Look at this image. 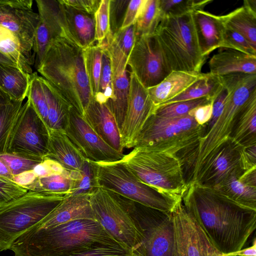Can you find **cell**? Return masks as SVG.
<instances>
[{"mask_svg": "<svg viewBox=\"0 0 256 256\" xmlns=\"http://www.w3.org/2000/svg\"><path fill=\"white\" fill-rule=\"evenodd\" d=\"M201 72L172 71L157 85L148 89L156 107L172 99L188 88L200 76Z\"/></svg>", "mask_w": 256, "mask_h": 256, "instance_id": "d4e9b609", "label": "cell"}, {"mask_svg": "<svg viewBox=\"0 0 256 256\" xmlns=\"http://www.w3.org/2000/svg\"><path fill=\"white\" fill-rule=\"evenodd\" d=\"M59 4L68 36L83 50L94 46L96 42L94 15Z\"/></svg>", "mask_w": 256, "mask_h": 256, "instance_id": "7402d4cb", "label": "cell"}, {"mask_svg": "<svg viewBox=\"0 0 256 256\" xmlns=\"http://www.w3.org/2000/svg\"><path fill=\"white\" fill-rule=\"evenodd\" d=\"M220 17L226 28L240 34L256 48V13L243 5Z\"/></svg>", "mask_w": 256, "mask_h": 256, "instance_id": "4dcf8cb0", "label": "cell"}, {"mask_svg": "<svg viewBox=\"0 0 256 256\" xmlns=\"http://www.w3.org/2000/svg\"><path fill=\"white\" fill-rule=\"evenodd\" d=\"M93 164L98 187L164 212H172L178 202L140 182L120 161Z\"/></svg>", "mask_w": 256, "mask_h": 256, "instance_id": "9c48e42d", "label": "cell"}, {"mask_svg": "<svg viewBox=\"0 0 256 256\" xmlns=\"http://www.w3.org/2000/svg\"><path fill=\"white\" fill-rule=\"evenodd\" d=\"M138 252L118 246L100 245L91 249L62 256H136Z\"/></svg>", "mask_w": 256, "mask_h": 256, "instance_id": "bcb514c9", "label": "cell"}, {"mask_svg": "<svg viewBox=\"0 0 256 256\" xmlns=\"http://www.w3.org/2000/svg\"><path fill=\"white\" fill-rule=\"evenodd\" d=\"M130 0H110V28L113 35L120 28Z\"/></svg>", "mask_w": 256, "mask_h": 256, "instance_id": "c3c4849f", "label": "cell"}, {"mask_svg": "<svg viewBox=\"0 0 256 256\" xmlns=\"http://www.w3.org/2000/svg\"><path fill=\"white\" fill-rule=\"evenodd\" d=\"M210 72L223 76L235 73L256 74V56L220 48L208 62Z\"/></svg>", "mask_w": 256, "mask_h": 256, "instance_id": "603a6c76", "label": "cell"}, {"mask_svg": "<svg viewBox=\"0 0 256 256\" xmlns=\"http://www.w3.org/2000/svg\"><path fill=\"white\" fill-rule=\"evenodd\" d=\"M100 136L112 148L123 154L119 128L106 104L92 98L84 116Z\"/></svg>", "mask_w": 256, "mask_h": 256, "instance_id": "ffe728a7", "label": "cell"}, {"mask_svg": "<svg viewBox=\"0 0 256 256\" xmlns=\"http://www.w3.org/2000/svg\"><path fill=\"white\" fill-rule=\"evenodd\" d=\"M242 149L228 140L202 166L192 182L214 188L230 176L238 178L244 171L242 160Z\"/></svg>", "mask_w": 256, "mask_h": 256, "instance_id": "9a60e30c", "label": "cell"}, {"mask_svg": "<svg viewBox=\"0 0 256 256\" xmlns=\"http://www.w3.org/2000/svg\"><path fill=\"white\" fill-rule=\"evenodd\" d=\"M80 114L93 98L84 66L83 49L68 34L53 40L36 68Z\"/></svg>", "mask_w": 256, "mask_h": 256, "instance_id": "3957f363", "label": "cell"}, {"mask_svg": "<svg viewBox=\"0 0 256 256\" xmlns=\"http://www.w3.org/2000/svg\"><path fill=\"white\" fill-rule=\"evenodd\" d=\"M33 0H0V6H8L12 8L32 10Z\"/></svg>", "mask_w": 256, "mask_h": 256, "instance_id": "9f6ffc18", "label": "cell"}, {"mask_svg": "<svg viewBox=\"0 0 256 256\" xmlns=\"http://www.w3.org/2000/svg\"><path fill=\"white\" fill-rule=\"evenodd\" d=\"M22 105V102L11 100L4 92L0 95V154L6 152Z\"/></svg>", "mask_w": 256, "mask_h": 256, "instance_id": "d6a6232c", "label": "cell"}, {"mask_svg": "<svg viewBox=\"0 0 256 256\" xmlns=\"http://www.w3.org/2000/svg\"><path fill=\"white\" fill-rule=\"evenodd\" d=\"M26 97L30 100L36 111L48 128V103L42 76H39L36 72L30 74V86Z\"/></svg>", "mask_w": 256, "mask_h": 256, "instance_id": "f35d334b", "label": "cell"}, {"mask_svg": "<svg viewBox=\"0 0 256 256\" xmlns=\"http://www.w3.org/2000/svg\"><path fill=\"white\" fill-rule=\"evenodd\" d=\"M121 162L141 182L179 202L186 190L184 164L176 154L135 146Z\"/></svg>", "mask_w": 256, "mask_h": 256, "instance_id": "277c9868", "label": "cell"}, {"mask_svg": "<svg viewBox=\"0 0 256 256\" xmlns=\"http://www.w3.org/2000/svg\"><path fill=\"white\" fill-rule=\"evenodd\" d=\"M145 0H130L120 29L126 28L136 24Z\"/></svg>", "mask_w": 256, "mask_h": 256, "instance_id": "f907efd6", "label": "cell"}, {"mask_svg": "<svg viewBox=\"0 0 256 256\" xmlns=\"http://www.w3.org/2000/svg\"><path fill=\"white\" fill-rule=\"evenodd\" d=\"M0 64L8 65L14 66H17L16 64H14L11 60L8 58L6 55L2 53L0 51Z\"/></svg>", "mask_w": 256, "mask_h": 256, "instance_id": "94428289", "label": "cell"}, {"mask_svg": "<svg viewBox=\"0 0 256 256\" xmlns=\"http://www.w3.org/2000/svg\"><path fill=\"white\" fill-rule=\"evenodd\" d=\"M110 0H101L99 8L95 13V40L102 42L112 34L110 20Z\"/></svg>", "mask_w": 256, "mask_h": 256, "instance_id": "ee69618b", "label": "cell"}, {"mask_svg": "<svg viewBox=\"0 0 256 256\" xmlns=\"http://www.w3.org/2000/svg\"><path fill=\"white\" fill-rule=\"evenodd\" d=\"M64 131L86 160L95 162H115L122 160L124 156L105 142L72 106L70 109Z\"/></svg>", "mask_w": 256, "mask_h": 256, "instance_id": "7c38bea8", "label": "cell"}, {"mask_svg": "<svg viewBox=\"0 0 256 256\" xmlns=\"http://www.w3.org/2000/svg\"><path fill=\"white\" fill-rule=\"evenodd\" d=\"M3 91L0 88V95Z\"/></svg>", "mask_w": 256, "mask_h": 256, "instance_id": "e7e4bbea", "label": "cell"}, {"mask_svg": "<svg viewBox=\"0 0 256 256\" xmlns=\"http://www.w3.org/2000/svg\"><path fill=\"white\" fill-rule=\"evenodd\" d=\"M0 156L8 166L14 177L32 170L44 160L8 152L1 154Z\"/></svg>", "mask_w": 256, "mask_h": 256, "instance_id": "7bdbcfd3", "label": "cell"}, {"mask_svg": "<svg viewBox=\"0 0 256 256\" xmlns=\"http://www.w3.org/2000/svg\"><path fill=\"white\" fill-rule=\"evenodd\" d=\"M30 74L17 66L0 64V88L11 100L23 102L27 96Z\"/></svg>", "mask_w": 256, "mask_h": 256, "instance_id": "f546056e", "label": "cell"}, {"mask_svg": "<svg viewBox=\"0 0 256 256\" xmlns=\"http://www.w3.org/2000/svg\"><path fill=\"white\" fill-rule=\"evenodd\" d=\"M162 16L159 0H146L136 22V36L154 34Z\"/></svg>", "mask_w": 256, "mask_h": 256, "instance_id": "d590c367", "label": "cell"}, {"mask_svg": "<svg viewBox=\"0 0 256 256\" xmlns=\"http://www.w3.org/2000/svg\"><path fill=\"white\" fill-rule=\"evenodd\" d=\"M136 256H142V254H138Z\"/></svg>", "mask_w": 256, "mask_h": 256, "instance_id": "be15d7a7", "label": "cell"}, {"mask_svg": "<svg viewBox=\"0 0 256 256\" xmlns=\"http://www.w3.org/2000/svg\"><path fill=\"white\" fill-rule=\"evenodd\" d=\"M65 197L28 191L0 204V251L10 250L20 236L41 221Z\"/></svg>", "mask_w": 256, "mask_h": 256, "instance_id": "52a82bcc", "label": "cell"}, {"mask_svg": "<svg viewBox=\"0 0 256 256\" xmlns=\"http://www.w3.org/2000/svg\"><path fill=\"white\" fill-rule=\"evenodd\" d=\"M104 48L96 44L83 50L85 68L92 98L98 91Z\"/></svg>", "mask_w": 256, "mask_h": 256, "instance_id": "8d00e7d4", "label": "cell"}, {"mask_svg": "<svg viewBox=\"0 0 256 256\" xmlns=\"http://www.w3.org/2000/svg\"><path fill=\"white\" fill-rule=\"evenodd\" d=\"M222 256H256V240L254 238L252 245L246 248L228 254H222Z\"/></svg>", "mask_w": 256, "mask_h": 256, "instance_id": "680465c9", "label": "cell"}, {"mask_svg": "<svg viewBox=\"0 0 256 256\" xmlns=\"http://www.w3.org/2000/svg\"><path fill=\"white\" fill-rule=\"evenodd\" d=\"M36 2L39 15L33 46L36 69L51 42L67 32L58 0H36Z\"/></svg>", "mask_w": 256, "mask_h": 256, "instance_id": "2e32d148", "label": "cell"}, {"mask_svg": "<svg viewBox=\"0 0 256 256\" xmlns=\"http://www.w3.org/2000/svg\"><path fill=\"white\" fill-rule=\"evenodd\" d=\"M223 88L224 86L220 76L210 72H201L199 78L184 91L160 106L204 97H208L214 100Z\"/></svg>", "mask_w": 256, "mask_h": 256, "instance_id": "4316f807", "label": "cell"}, {"mask_svg": "<svg viewBox=\"0 0 256 256\" xmlns=\"http://www.w3.org/2000/svg\"><path fill=\"white\" fill-rule=\"evenodd\" d=\"M206 128L190 114L169 118L154 113L142 128L135 146H146L178 156L198 143Z\"/></svg>", "mask_w": 256, "mask_h": 256, "instance_id": "ba28073f", "label": "cell"}, {"mask_svg": "<svg viewBox=\"0 0 256 256\" xmlns=\"http://www.w3.org/2000/svg\"><path fill=\"white\" fill-rule=\"evenodd\" d=\"M0 51L24 72L32 74L35 55L26 52L18 38L9 30L0 25Z\"/></svg>", "mask_w": 256, "mask_h": 256, "instance_id": "f1b7e54d", "label": "cell"}, {"mask_svg": "<svg viewBox=\"0 0 256 256\" xmlns=\"http://www.w3.org/2000/svg\"><path fill=\"white\" fill-rule=\"evenodd\" d=\"M90 194L70 195L65 197L41 221L31 228L49 229L80 220H95Z\"/></svg>", "mask_w": 256, "mask_h": 256, "instance_id": "e0dca14e", "label": "cell"}, {"mask_svg": "<svg viewBox=\"0 0 256 256\" xmlns=\"http://www.w3.org/2000/svg\"><path fill=\"white\" fill-rule=\"evenodd\" d=\"M173 224L172 256H222L182 201L171 212Z\"/></svg>", "mask_w": 256, "mask_h": 256, "instance_id": "8fae6325", "label": "cell"}, {"mask_svg": "<svg viewBox=\"0 0 256 256\" xmlns=\"http://www.w3.org/2000/svg\"><path fill=\"white\" fill-rule=\"evenodd\" d=\"M100 245L118 246L127 249L96 221L80 220L49 229L30 228L10 250L14 256H62Z\"/></svg>", "mask_w": 256, "mask_h": 256, "instance_id": "7a4b0ae2", "label": "cell"}, {"mask_svg": "<svg viewBox=\"0 0 256 256\" xmlns=\"http://www.w3.org/2000/svg\"><path fill=\"white\" fill-rule=\"evenodd\" d=\"M63 4L80 11L94 15L98 10L101 0H58Z\"/></svg>", "mask_w": 256, "mask_h": 256, "instance_id": "816d5d0a", "label": "cell"}, {"mask_svg": "<svg viewBox=\"0 0 256 256\" xmlns=\"http://www.w3.org/2000/svg\"><path fill=\"white\" fill-rule=\"evenodd\" d=\"M238 179L247 186L256 188V168L244 171Z\"/></svg>", "mask_w": 256, "mask_h": 256, "instance_id": "6f0895ef", "label": "cell"}, {"mask_svg": "<svg viewBox=\"0 0 256 256\" xmlns=\"http://www.w3.org/2000/svg\"><path fill=\"white\" fill-rule=\"evenodd\" d=\"M94 220L129 250L144 255L146 230L134 202L98 187L90 194Z\"/></svg>", "mask_w": 256, "mask_h": 256, "instance_id": "5b68a950", "label": "cell"}, {"mask_svg": "<svg viewBox=\"0 0 256 256\" xmlns=\"http://www.w3.org/2000/svg\"><path fill=\"white\" fill-rule=\"evenodd\" d=\"M213 102L200 106L192 110L188 114L192 116L197 124L206 126L211 119Z\"/></svg>", "mask_w": 256, "mask_h": 256, "instance_id": "f5cc1de1", "label": "cell"}, {"mask_svg": "<svg viewBox=\"0 0 256 256\" xmlns=\"http://www.w3.org/2000/svg\"><path fill=\"white\" fill-rule=\"evenodd\" d=\"M127 65L147 89L158 84L171 72L154 34L136 36Z\"/></svg>", "mask_w": 256, "mask_h": 256, "instance_id": "4fadbf2b", "label": "cell"}, {"mask_svg": "<svg viewBox=\"0 0 256 256\" xmlns=\"http://www.w3.org/2000/svg\"><path fill=\"white\" fill-rule=\"evenodd\" d=\"M0 178L14 181V176L8 166L0 156Z\"/></svg>", "mask_w": 256, "mask_h": 256, "instance_id": "91938a15", "label": "cell"}, {"mask_svg": "<svg viewBox=\"0 0 256 256\" xmlns=\"http://www.w3.org/2000/svg\"><path fill=\"white\" fill-rule=\"evenodd\" d=\"M192 16L202 54L207 58L216 49L222 48L224 26L220 16L204 10H196Z\"/></svg>", "mask_w": 256, "mask_h": 256, "instance_id": "44dd1931", "label": "cell"}, {"mask_svg": "<svg viewBox=\"0 0 256 256\" xmlns=\"http://www.w3.org/2000/svg\"><path fill=\"white\" fill-rule=\"evenodd\" d=\"M28 192L14 181L0 178V205L16 199Z\"/></svg>", "mask_w": 256, "mask_h": 256, "instance_id": "7dc6e473", "label": "cell"}, {"mask_svg": "<svg viewBox=\"0 0 256 256\" xmlns=\"http://www.w3.org/2000/svg\"><path fill=\"white\" fill-rule=\"evenodd\" d=\"M48 103V126L49 130H64L72 106L47 80L42 77Z\"/></svg>", "mask_w": 256, "mask_h": 256, "instance_id": "83f0119b", "label": "cell"}, {"mask_svg": "<svg viewBox=\"0 0 256 256\" xmlns=\"http://www.w3.org/2000/svg\"><path fill=\"white\" fill-rule=\"evenodd\" d=\"M208 97L172 102L156 108L154 114L164 118H177L188 115L190 112L200 106L214 102Z\"/></svg>", "mask_w": 256, "mask_h": 256, "instance_id": "60d3db41", "label": "cell"}, {"mask_svg": "<svg viewBox=\"0 0 256 256\" xmlns=\"http://www.w3.org/2000/svg\"><path fill=\"white\" fill-rule=\"evenodd\" d=\"M156 109L148 89L130 72L127 112L120 131L123 148L135 146L142 128Z\"/></svg>", "mask_w": 256, "mask_h": 256, "instance_id": "5bb4252c", "label": "cell"}, {"mask_svg": "<svg viewBox=\"0 0 256 256\" xmlns=\"http://www.w3.org/2000/svg\"><path fill=\"white\" fill-rule=\"evenodd\" d=\"M152 222L144 228V256H172L174 234L171 212L157 210Z\"/></svg>", "mask_w": 256, "mask_h": 256, "instance_id": "d6986e66", "label": "cell"}, {"mask_svg": "<svg viewBox=\"0 0 256 256\" xmlns=\"http://www.w3.org/2000/svg\"><path fill=\"white\" fill-rule=\"evenodd\" d=\"M234 202L256 210V188L247 186L235 176L213 188Z\"/></svg>", "mask_w": 256, "mask_h": 256, "instance_id": "e575fe53", "label": "cell"}, {"mask_svg": "<svg viewBox=\"0 0 256 256\" xmlns=\"http://www.w3.org/2000/svg\"><path fill=\"white\" fill-rule=\"evenodd\" d=\"M229 140L240 148L256 145V92L240 112Z\"/></svg>", "mask_w": 256, "mask_h": 256, "instance_id": "484cf974", "label": "cell"}, {"mask_svg": "<svg viewBox=\"0 0 256 256\" xmlns=\"http://www.w3.org/2000/svg\"><path fill=\"white\" fill-rule=\"evenodd\" d=\"M182 202L222 254L242 249L256 230V210L234 202L213 188L189 183Z\"/></svg>", "mask_w": 256, "mask_h": 256, "instance_id": "6da1fadb", "label": "cell"}, {"mask_svg": "<svg viewBox=\"0 0 256 256\" xmlns=\"http://www.w3.org/2000/svg\"><path fill=\"white\" fill-rule=\"evenodd\" d=\"M70 173L73 180L70 195L90 194L98 188L92 162L86 160L80 170Z\"/></svg>", "mask_w": 256, "mask_h": 256, "instance_id": "74e56055", "label": "cell"}, {"mask_svg": "<svg viewBox=\"0 0 256 256\" xmlns=\"http://www.w3.org/2000/svg\"><path fill=\"white\" fill-rule=\"evenodd\" d=\"M241 156L244 171L256 168V145L242 148Z\"/></svg>", "mask_w": 256, "mask_h": 256, "instance_id": "11a10c76", "label": "cell"}, {"mask_svg": "<svg viewBox=\"0 0 256 256\" xmlns=\"http://www.w3.org/2000/svg\"><path fill=\"white\" fill-rule=\"evenodd\" d=\"M69 172L80 171L86 160L71 142L64 130H50L48 154Z\"/></svg>", "mask_w": 256, "mask_h": 256, "instance_id": "cb8c5ba5", "label": "cell"}, {"mask_svg": "<svg viewBox=\"0 0 256 256\" xmlns=\"http://www.w3.org/2000/svg\"><path fill=\"white\" fill-rule=\"evenodd\" d=\"M162 14L180 16L204 8L212 2V0H159ZM163 17V16H162Z\"/></svg>", "mask_w": 256, "mask_h": 256, "instance_id": "b9f144b4", "label": "cell"}, {"mask_svg": "<svg viewBox=\"0 0 256 256\" xmlns=\"http://www.w3.org/2000/svg\"><path fill=\"white\" fill-rule=\"evenodd\" d=\"M72 186L70 173L66 170L62 174L37 178L24 188L28 191L65 197L71 194Z\"/></svg>", "mask_w": 256, "mask_h": 256, "instance_id": "836d02e7", "label": "cell"}, {"mask_svg": "<svg viewBox=\"0 0 256 256\" xmlns=\"http://www.w3.org/2000/svg\"><path fill=\"white\" fill-rule=\"evenodd\" d=\"M244 6H246L251 11L256 13V0H245L244 1Z\"/></svg>", "mask_w": 256, "mask_h": 256, "instance_id": "6125c7cd", "label": "cell"}, {"mask_svg": "<svg viewBox=\"0 0 256 256\" xmlns=\"http://www.w3.org/2000/svg\"><path fill=\"white\" fill-rule=\"evenodd\" d=\"M226 96V91L224 87L223 90L213 102L212 112L210 120L206 126L204 134L214 124L222 112Z\"/></svg>", "mask_w": 256, "mask_h": 256, "instance_id": "db71d44e", "label": "cell"}, {"mask_svg": "<svg viewBox=\"0 0 256 256\" xmlns=\"http://www.w3.org/2000/svg\"><path fill=\"white\" fill-rule=\"evenodd\" d=\"M222 48L232 49L248 54L256 56V48L244 37L225 27Z\"/></svg>", "mask_w": 256, "mask_h": 256, "instance_id": "f6af8a7d", "label": "cell"}, {"mask_svg": "<svg viewBox=\"0 0 256 256\" xmlns=\"http://www.w3.org/2000/svg\"><path fill=\"white\" fill-rule=\"evenodd\" d=\"M112 96L113 76L111 59L108 50L104 48L98 89L96 96L93 98L98 102L105 104Z\"/></svg>", "mask_w": 256, "mask_h": 256, "instance_id": "ab89813d", "label": "cell"}, {"mask_svg": "<svg viewBox=\"0 0 256 256\" xmlns=\"http://www.w3.org/2000/svg\"><path fill=\"white\" fill-rule=\"evenodd\" d=\"M130 74L127 70L113 76V96L105 104L114 116L120 130L126 116L130 93Z\"/></svg>", "mask_w": 256, "mask_h": 256, "instance_id": "1f68e13d", "label": "cell"}, {"mask_svg": "<svg viewBox=\"0 0 256 256\" xmlns=\"http://www.w3.org/2000/svg\"><path fill=\"white\" fill-rule=\"evenodd\" d=\"M49 134L50 130L28 98L12 130L6 152L44 159L48 154Z\"/></svg>", "mask_w": 256, "mask_h": 256, "instance_id": "30bf717a", "label": "cell"}, {"mask_svg": "<svg viewBox=\"0 0 256 256\" xmlns=\"http://www.w3.org/2000/svg\"><path fill=\"white\" fill-rule=\"evenodd\" d=\"M154 34L170 72H200L206 58L201 52L192 12L163 16Z\"/></svg>", "mask_w": 256, "mask_h": 256, "instance_id": "8992f818", "label": "cell"}, {"mask_svg": "<svg viewBox=\"0 0 256 256\" xmlns=\"http://www.w3.org/2000/svg\"><path fill=\"white\" fill-rule=\"evenodd\" d=\"M66 170L58 162L46 158L32 170V172L36 178L54 174H62Z\"/></svg>", "mask_w": 256, "mask_h": 256, "instance_id": "681fc988", "label": "cell"}, {"mask_svg": "<svg viewBox=\"0 0 256 256\" xmlns=\"http://www.w3.org/2000/svg\"><path fill=\"white\" fill-rule=\"evenodd\" d=\"M38 21V14L32 10L0 6V25L12 32L18 38L23 48L30 53H32L33 50L35 31Z\"/></svg>", "mask_w": 256, "mask_h": 256, "instance_id": "ac0fdd59", "label": "cell"}]
</instances>
